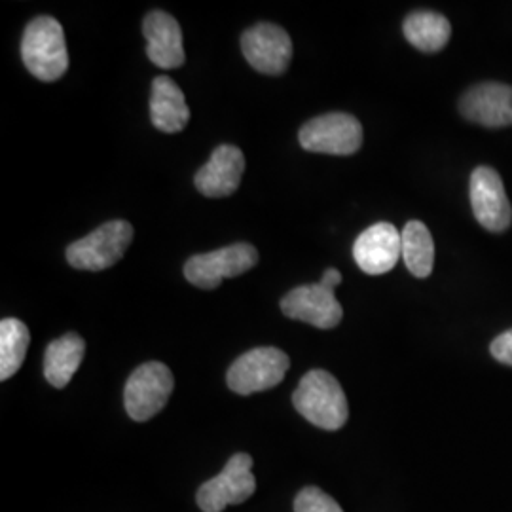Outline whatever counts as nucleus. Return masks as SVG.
I'll return each mask as SVG.
<instances>
[{
	"mask_svg": "<svg viewBox=\"0 0 512 512\" xmlns=\"http://www.w3.org/2000/svg\"><path fill=\"white\" fill-rule=\"evenodd\" d=\"M294 512H344L342 507L323 490L308 486L294 499Z\"/></svg>",
	"mask_w": 512,
	"mask_h": 512,
	"instance_id": "nucleus-21",
	"label": "nucleus"
},
{
	"mask_svg": "<svg viewBox=\"0 0 512 512\" xmlns=\"http://www.w3.org/2000/svg\"><path fill=\"white\" fill-rule=\"evenodd\" d=\"M241 50L258 73L277 76L285 73L291 65L293 40L279 25L258 23L243 33Z\"/></svg>",
	"mask_w": 512,
	"mask_h": 512,
	"instance_id": "nucleus-9",
	"label": "nucleus"
},
{
	"mask_svg": "<svg viewBox=\"0 0 512 512\" xmlns=\"http://www.w3.org/2000/svg\"><path fill=\"white\" fill-rule=\"evenodd\" d=\"M459 112L465 120L484 128L512 126V86L482 82L463 93Z\"/></svg>",
	"mask_w": 512,
	"mask_h": 512,
	"instance_id": "nucleus-12",
	"label": "nucleus"
},
{
	"mask_svg": "<svg viewBox=\"0 0 512 512\" xmlns=\"http://www.w3.org/2000/svg\"><path fill=\"white\" fill-rule=\"evenodd\" d=\"M175 387L171 370L158 361H150L139 366L129 376L124 404L126 412L133 421L152 420L160 414L169 401Z\"/></svg>",
	"mask_w": 512,
	"mask_h": 512,
	"instance_id": "nucleus-6",
	"label": "nucleus"
},
{
	"mask_svg": "<svg viewBox=\"0 0 512 512\" xmlns=\"http://www.w3.org/2000/svg\"><path fill=\"white\" fill-rule=\"evenodd\" d=\"M258 251L251 243H234L205 255L192 256L184 264V277L198 289H217L222 279L236 277L253 270Z\"/></svg>",
	"mask_w": 512,
	"mask_h": 512,
	"instance_id": "nucleus-7",
	"label": "nucleus"
},
{
	"mask_svg": "<svg viewBox=\"0 0 512 512\" xmlns=\"http://www.w3.org/2000/svg\"><path fill=\"white\" fill-rule=\"evenodd\" d=\"M150 120L164 133H179L190 122V109L184 93L169 76H158L150 93Z\"/></svg>",
	"mask_w": 512,
	"mask_h": 512,
	"instance_id": "nucleus-16",
	"label": "nucleus"
},
{
	"mask_svg": "<svg viewBox=\"0 0 512 512\" xmlns=\"http://www.w3.org/2000/svg\"><path fill=\"white\" fill-rule=\"evenodd\" d=\"M403 258L410 274L425 279L435 266V241L421 220H410L401 232Z\"/></svg>",
	"mask_w": 512,
	"mask_h": 512,
	"instance_id": "nucleus-19",
	"label": "nucleus"
},
{
	"mask_svg": "<svg viewBox=\"0 0 512 512\" xmlns=\"http://www.w3.org/2000/svg\"><path fill=\"white\" fill-rule=\"evenodd\" d=\"M255 490L253 458L239 452L230 458L220 475L200 486L196 499L203 512H222L228 505L245 503Z\"/></svg>",
	"mask_w": 512,
	"mask_h": 512,
	"instance_id": "nucleus-8",
	"label": "nucleus"
},
{
	"mask_svg": "<svg viewBox=\"0 0 512 512\" xmlns=\"http://www.w3.org/2000/svg\"><path fill=\"white\" fill-rule=\"evenodd\" d=\"M471 207L475 219L492 234H503L512 224V207L499 173L480 165L471 175Z\"/></svg>",
	"mask_w": 512,
	"mask_h": 512,
	"instance_id": "nucleus-10",
	"label": "nucleus"
},
{
	"mask_svg": "<svg viewBox=\"0 0 512 512\" xmlns=\"http://www.w3.org/2000/svg\"><path fill=\"white\" fill-rule=\"evenodd\" d=\"M31 344V334L23 321L6 317L0 323V380L6 382L18 372L27 349Z\"/></svg>",
	"mask_w": 512,
	"mask_h": 512,
	"instance_id": "nucleus-20",
	"label": "nucleus"
},
{
	"mask_svg": "<svg viewBox=\"0 0 512 512\" xmlns=\"http://www.w3.org/2000/svg\"><path fill=\"white\" fill-rule=\"evenodd\" d=\"M84 353L86 342L74 332L54 340L44 353V376L48 384L54 385L57 389L67 387L73 380L76 370L82 365Z\"/></svg>",
	"mask_w": 512,
	"mask_h": 512,
	"instance_id": "nucleus-17",
	"label": "nucleus"
},
{
	"mask_svg": "<svg viewBox=\"0 0 512 512\" xmlns=\"http://www.w3.org/2000/svg\"><path fill=\"white\" fill-rule=\"evenodd\" d=\"M406 40L425 54H437L452 37V25L439 12L418 10L412 12L403 23Z\"/></svg>",
	"mask_w": 512,
	"mask_h": 512,
	"instance_id": "nucleus-18",
	"label": "nucleus"
},
{
	"mask_svg": "<svg viewBox=\"0 0 512 512\" xmlns=\"http://www.w3.org/2000/svg\"><path fill=\"white\" fill-rule=\"evenodd\" d=\"M133 241V226L126 220H110L67 247V260L76 270L103 272L122 260Z\"/></svg>",
	"mask_w": 512,
	"mask_h": 512,
	"instance_id": "nucleus-3",
	"label": "nucleus"
},
{
	"mask_svg": "<svg viewBox=\"0 0 512 512\" xmlns=\"http://www.w3.org/2000/svg\"><path fill=\"white\" fill-rule=\"evenodd\" d=\"M321 285H325L327 289H336L340 283H342V274L338 272V270H334V268H329L323 277H321V281H319Z\"/></svg>",
	"mask_w": 512,
	"mask_h": 512,
	"instance_id": "nucleus-23",
	"label": "nucleus"
},
{
	"mask_svg": "<svg viewBox=\"0 0 512 512\" xmlns=\"http://www.w3.org/2000/svg\"><path fill=\"white\" fill-rule=\"evenodd\" d=\"M21 57L29 73L42 82H55L69 69L65 31L57 19L35 18L21 38Z\"/></svg>",
	"mask_w": 512,
	"mask_h": 512,
	"instance_id": "nucleus-2",
	"label": "nucleus"
},
{
	"mask_svg": "<svg viewBox=\"0 0 512 512\" xmlns=\"http://www.w3.org/2000/svg\"><path fill=\"white\" fill-rule=\"evenodd\" d=\"M281 311L289 319L308 323L315 329H334L344 319V310L336 294L321 283L302 285L285 294Z\"/></svg>",
	"mask_w": 512,
	"mask_h": 512,
	"instance_id": "nucleus-11",
	"label": "nucleus"
},
{
	"mask_svg": "<svg viewBox=\"0 0 512 512\" xmlns=\"http://www.w3.org/2000/svg\"><path fill=\"white\" fill-rule=\"evenodd\" d=\"M293 404L300 416L319 429L338 431L348 423L346 393L327 370H310L296 387Z\"/></svg>",
	"mask_w": 512,
	"mask_h": 512,
	"instance_id": "nucleus-1",
	"label": "nucleus"
},
{
	"mask_svg": "<svg viewBox=\"0 0 512 512\" xmlns=\"http://www.w3.org/2000/svg\"><path fill=\"white\" fill-rule=\"evenodd\" d=\"M148 59L160 69H179L184 63L183 31L177 19L162 10L150 12L143 21Z\"/></svg>",
	"mask_w": 512,
	"mask_h": 512,
	"instance_id": "nucleus-15",
	"label": "nucleus"
},
{
	"mask_svg": "<svg viewBox=\"0 0 512 512\" xmlns=\"http://www.w3.org/2000/svg\"><path fill=\"white\" fill-rule=\"evenodd\" d=\"M298 139L308 152L351 156L363 147V126L348 112H330L304 124Z\"/></svg>",
	"mask_w": 512,
	"mask_h": 512,
	"instance_id": "nucleus-4",
	"label": "nucleus"
},
{
	"mask_svg": "<svg viewBox=\"0 0 512 512\" xmlns=\"http://www.w3.org/2000/svg\"><path fill=\"white\" fill-rule=\"evenodd\" d=\"M291 359L277 348H256L243 353L226 374L228 387L238 395L268 391L285 380Z\"/></svg>",
	"mask_w": 512,
	"mask_h": 512,
	"instance_id": "nucleus-5",
	"label": "nucleus"
},
{
	"mask_svg": "<svg viewBox=\"0 0 512 512\" xmlns=\"http://www.w3.org/2000/svg\"><path fill=\"white\" fill-rule=\"evenodd\" d=\"M243 171V152L232 145H220L211 154V160L196 173L194 184L207 198H226L238 190Z\"/></svg>",
	"mask_w": 512,
	"mask_h": 512,
	"instance_id": "nucleus-14",
	"label": "nucleus"
},
{
	"mask_svg": "<svg viewBox=\"0 0 512 512\" xmlns=\"http://www.w3.org/2000/svg\"><path fill=\"white\" fill-rule=\"evenodd\" d=\"M403 256L401 232L389 224L378 222L355 239L353 258L357 266L368 275H382L391 272Z\"/></svg>",
	"mask_w": 512,
	"mask_h": 512,
	"instance_id": "nucleus-13",
	"label": "nucleus"
},
{
	"mask_svg": "<svg viewBox=\"0 0 512 512\" xmlns=\"http://www.w3.org/2000/svg\"><path fill=\"white\" fill-rule=\"evenodd\" d=\"M490 351H492L495 361L512 366V329L499 334L492 342Z\"/></svg>",
	"mask_w": 512,
	"mask_h": 512,
	"instance_id": "nucleus-22",
	"label": "nucleus"
}]
</instances>
